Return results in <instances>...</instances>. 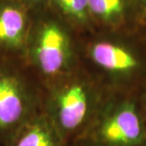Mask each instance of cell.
Here are the masks:
<instances>
[{
	"label": "cell",
	"mask_w": 146,
	"mask_h": 146,
	"mask_svg": "<svg viewBox=\"0 0 146 146\" xmlns=\"http://www.w3.org/2000/svg\"><path fill=\"white\" fill-rule=\"evenodd\" d=\"M90 11L87 0H71L68 15L73 21L84 24L88 19Z\"/></svg>",
	"instance_id": "9"
},
{
	"label": "cell",
	"mask_w": 146,
	"mask_h": 146,
	"mask_svg": "<svg viewBox=\"0 0 146 146\" xmlns=\"http://www.w3.org/2000/svg\"><path fill=\"white\" fill-rule=\"evenodd\" d=\"M44 86L42 111L70 146H79L106 93L92 79L76 71Z\"/></svg>",
	"instance_id": "1"
},
{
	"label": "cell",
	"mask_w": 146,
	"mask_h": 146,
	"mask_svg": "<svg viewBox=\"0 0 146 146\" xmlns=\"http://www.w3.org/2000/svg\"><path fill=\"white\" fill-rule=\"evenodd\" d=\"M44 86L25 63L0 59V146L43 108Z\"/></svg>",
	"instance_id": "3"
},
{
	"label": "cell",
	"mask_w": 146,
	"mask_h": 146,
	"mask_svg": "<svg viewBox=\"0 0 146 146\" xmlns=\"http://www.w3.org/2000/svg\"><path fill=\"white\" fill-rule=\"evenodd\" d=\"M90 13L106 21H112L123 11L122 0H87Z\"/></svg>",
	"instance_id": "8"
},
{
	"label": "cell",
	"mask_w": 146,
	"mask_h": 146,
	"mask_svg": "<svg viewBox=\"0 0 146 146\" xmlns=\"http://www.w3.org/2000/svg\"><path fill=\"white\" fill-rule=\"evenodd\" d=\"M86 55L93 66L113 77L131 78L141 66L136 53L112 41H93L87 45Z\"/></svg>",
	"instance_id": "6"
},
{
	"label": "cell",
	"mask_w": 146,
	"mask_h": 146,
	"mask_svg": "<svg viewBox=\"0 0 146 146\" xmlns=\"http://www.w3.org/2000/svg\"><path fill=\"white\" fill-rule=\"evenodd\" d=\"M2 146H70L41 111L16 130Z\"/></svg>",
	"instance_id": "7"
},
{
	"label": "cell",
	"mask_w": 146,
	"mask_h": 146,
	"mask_svg": "<svg viewBox=\"0 0 146 146\" xmlns=\"http://www.w3.org/2000/svg\"><path fill=\"white\" fill-rule=\"evenodd\" d=\"M79 146H146L142 99L106 94Z\"/></svg>",
	"instance_id": "2"
},
{
	"label": "cell",
	"mask_w": 146,
	"mask_h": 146,
	"mask_svg": "<svg viewBox=\"0 0 146 146\" xmlns=\"http://www.w3.org/2000/svg\"><path fill=\"white\" fill-rule=\"evenodd\" d=\"M31 11L16 0H0V59L25 63Z\"/></svg>",
	"instance_id": "5"
},
{
	"label": "cell",
	"mask_w": 146,
	"mask_h": 146,
	"mask_svg": "<svg viewBox=\"0 0 146 146\" xmlns=\"http://www.w3.org/2000/svg\"><path fill=\"white\" fill-rule=\"evenodd\" d=\"M145 2H146V0H145Z\"/></svg>",
	"instance_id": "13"
},
{
	"label": "cell",
	"mask_w": 146,
	"mask_h": 146,
	"mask_svg": "<svg viewBox=\"0 0 146 146\" xmlns=\"http://www.w3.org/2000/svg\"><path fill=\"white\" fill-rule=\"evenodd\" d=\"M55 6L62 11L63 13H65L66 15L68 13L69 7H70L71 0H52Z\"/></svg>",
	"instance_id": "11"
},
{
	"label": "cell",
	"mask_w": 146,
	"mask_h": 146,
	"mask_svg": "<svg viewBox=\"0 0 146 146\" xmlns=\"http://www.w3.org/2000/svg\"><path fill=\"white\" fill-rule=\"evenodd\" d=\"M16 1L21 3L23 6H25L28 10H30L31 11L33 9L38 8L39 6L48 1V0H16Z\"/></svg>",
	"instance_id": "10"
},
{
	"label": "cell",
	"mask_w": 146,
	"mask_h": 146,
	"mask_svg": "<svg viewBox=\"0 0 146 146\" xmlns=\"http://www.w3.org/2000/svg\"><path fill=\"white\" fill-rule=\"evenodd\" d=\"M142 102H143V104H144V107H145V111H146V98L142 99Z\"/></svg>",
	"instance_id": "12"
},
{
	"label": "cell",
	"mask_w": 146,
	"mask_h": 146,
	"mask_svg": "<svg viewBox=\"0 0 146 146\" xmlns=\"http://www.w3.org/2000/svg\"><path fill=\"white\" fill-rule=\"evenodd\" d=\"M75 62V46L68 30L54 19L33 17L25 64L43 86L74 70Z\"/></svg>",
	"instance_id": "4"
}]
</instances>
